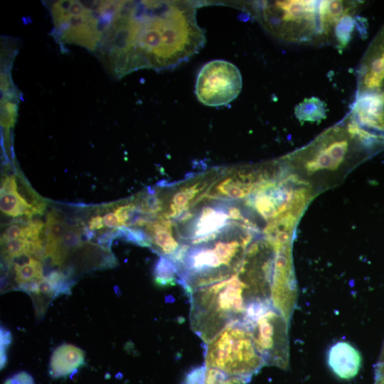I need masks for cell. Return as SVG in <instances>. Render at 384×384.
<instances>
[{
    "instance_id": "cell-1",
    "label": "cell",
    "mask_w": 384,
    "mask_h": 384,
    "mask_svg": "<svg viewBox=\"0 0 384 384\" xmlns=\"http://www.w3.org/2000/svg\"><path fill=\"white\" fill-rule=\"evenodd\" d=\"M198 3L190 1H122L114 19V51L125 74L141 68L176 67L202 48Z\"/></svg>"
},
{
    "instance_id": "cell-2",
    "label": "cell",
    "mask_w": 384,
    "mask_h": 384,
    "mask_svg": "<svg viewBox=\"0 0 384 384\" xmlns=\"http://www.w3.org/2000/svg\"><path fill=\"white\" fill-rule=\"evenodd\" d=\"M277 257L267 247L249 249L236 273L195 289L189 295L190 323L195 334L208 343L228 326L273 305Z\"/></svg>"
},
{
    "instance_id": "cell-3",
    "label": "cell",
    "mask_w": 384,
    "mask_h": 384,
    "mask_svg": "<svg viewBox=\"0 0 384 384\" xmlns=\"http://www.w3.org/2000/svg\"><path fill=\"white\" fill-rule=\"evenodd\" d=\"M383 151V139L362 129L346 115L280 161L317 194L319 189L334 185L358 164Z\"/></svg>"
},
{
    "instance_id": "cell-4",
    "label": "cell",
    "mask_w": 384,
    "mask_h": 384,
    "mask_svg": "<svg viewBox=\"0 0 384 384\" xmlns=\"http://www.w3.org/2000/svg\"><path fill=\"white\" fill-rule=\"evenodd\" d=\"M245 9L267 33L279 41L321 43L319 1H252Z\"/></svg>"
},
{
    "instance_id": "cell-5",
    "label": "cell",
    "mask_w": 384,
    "mask_h": 384,
    "mask_svg": "<svg viewBox=\"0 0 384 384\" xmlns=\"http://www.w3.org/2000/svg\"><path fill=\"white\" fill-rule=\"evenodd\" d=\"M204 357L206 368L248 380L266 365L249 329L240 322L228 326L206 343Z\"/></svg>"
},
{
    "instance_id": "cell-6",
    "label": "cell",
    "mask_w": 384,
    "mask_h": 384,
    "mask_svg": "<svg viewBox=\"0 0 384 384\" xmlns=\"http://www.w3.org/2000/svg\"><path fill=\"white\" fill-rule=\"evenodd\" d=\"M288 320L273 305L242 324L250 333L266 365L287 369L289 365Z\"/></svg>"
},
{
    "instance_id": "cell-7",
    "label": "cell",
    "mask_w": 384,
    "mask_h": 384,
    "mask_svg": "<svg viewBox=\"0 0 384 384\" xmlns=\"http://www.w3.org/2000/svg\"><path fill=\"white\" fill-rule=\"evenodd\" d=\"M242 80L239 69L225 60H213L199 70L195 93L204 105L220 107L234 100L242 90Z\"/></svg>"
},
{
    "instance_id": "cell-8",
    "label": "cell",
    "mask_w": 384,
    "mask_h": 384,
    "mask_svg": "<svg viewBox=\"0 0 384 384\" xmlns=\"http://www.w3.org/2000/svg\"><path fill=\"white\" fill-rule=\"evenodd\" d=\"M356 79V95L384 92V24L364 52Z\"/></svg>"
},
{
    "instance_id": "cell-9",
    "label": "cell",
    "mask_w": 384,
    "mask_h": 384,
    "mask_svg": "<svg viewBox=\"0 0 384 384\" xmlns=\"http://www.w3.org/2000/svg\"><path fill=\"white\" fill-rule=\"evenodd\" d=\"M346 115L362 129L384 140V92L356 95Z\"/></svg>"
},
{
    "instance_id": "cell-10",
    "label": "cell",
    "mask_w": 384,
    "mask_h": 384,
    "mask_svg": "<svg viewBox=\"0 0 384 384\" xmlns=\"http://www.w3.org/2000/svg\"><path fill=\"white\" fill-rule=\"evenodd\" d=\"M362 358L356 348L345 341L331 345L327 353V363L339 378L350 380L359 372Z\"/></svg>"
},
{
    "instance_id": "cell-11",
    "label": "cell",
    "mask_w": 384,
    "mask_h": 384,
    "mask_svg": "<svg viewBox=\"0 0 384 384\" xmlns=\"http://www.w3.org/2000/svg\"><path fill=\"white\" fill-rule=\"evenodd\" d=\"M70 287L65 273L53 271L25 292L31 295L37 314H42L50 301L60 294L67 293Z\"/></svg>"
},
{
    "instance_id": "cell-12",
    "label": "cell",
    "mask_w": 384,
    "mask_h": 384,
    "mask_svg": "<svg viewBox=\"0 0 384 384\" xmlns=\"http://www.w3.org/2000/svg\"><path fill=\"white\" fill-rule=\"evenodd\" d=\"M0 208L4 214L14 218L23 215L31 218L35 214L41 213L43 210V207L28 203L21 196L14 176H6L1 182Z\"/></svg>"
},
{
    "instance_id": "cell-13",
    "label": "cell",
    "mask_w": 384,
    "mask_h": 384,
    "mask_svg": "<svg viewBox=\"0 0 384 384\" xmlns=\"http://www.w3.org/2000/svg\"><path fill=\"white\" fill-rule=\"evenodd\" d=\"M85 363V353L71 343H63L53 351L49 361V373L53 378L70 376Z\"/></svg>"
},
{
    "instance_id": "cell-14",
    "label": "cell",
    "mask_w": 384,
    "mask_h": 384,
    "mask_svg": "<svg viewBox=\"0 0 384 384\" xmlns=\"http://www.w3.org/2000/svg\"><path fill=\"white\" fill-rule=\"evenodd\" d=\"M146 228L150 232L151 244L162 256L170 257L178 249V243L173 236L171 223L168 218L161 216L157 221L149 223Z\"/></svg>"
},
{
    "instance_id": "cell-15",
    "label": "cell",
    "mask_w": 384,
    "mask_h": 384,
    "mask_svg": "<svg viewBox=\"0 0 384 384\" xmlns=\"http://www.w3.org/2000/svg\"><path fill=\"white\" fill-rule=\"evenodd\" d=\"M21 259L10 263L14 266V280L18 289L26 291L44 277L43 270L41 262L33 257L23 256Z\"/></svg>"
},
{
    "instance_id": "cell-16",
    "label": "cell",
    "mask_w": 384,
    "mask_h": 384,
    "mask_svg": "<svg viewBox=\"0 0 384 384\" xmlns=\"http://www.w3.org/2000/svg\"><path fill=\"white\" fill-rule=\"evenodd\" d=\"M228 218L223 210L204 207L194 227L193 238L220 231L228 224Z\"/></svg>"
},
{
    "instance_id": "cell-17",
    "label": "cell",
    "mask_w": 384,
    "mask_h": 384,
    "mask_svg": "<svg viewBox=\"0 0 384 384\" xmlns=\"http://www.w3.org/2000/svg\"><path fill=\"white\" fill-rule=\"evenodd\" d=\"M326 105L318 97L304 99L294 107V114L302 122H320L326 117Z\"/></svg>"
},
{
    "instance_id": "cell-18",
    "label": "cell",
    "mask_w": 384,
    "mask_h": 384,
    "mask_svg": "<svg viewBox=\"0 0 384 384\" xmlns=\"http://www.w3.org/2000/svg\"><path fill=\"white\" fill-rule=\"evenodd\" d=\"M67 227L62 215L58 212L55 210L49 212L46 220L45 255L58 245Z\"/></svg>"
},
{
    "instance_id": "cell-19",
    "label": "cell",
    "mask_w": 384,
    "mask_h": 384,
    "mask_svg": "<svg viewBox=\"0 0 384 384\" xmlns=\"http://www.w3.org/2000/svg\"><path fill=\"white\" fill-rule=\"evenodd\" d=\"M201 182H197L192 186L182 188L178 192L173 196L170 204V213L166 214L164 217L174 218L181 215L188 208L192 199L202 189L200 186Z\"/></svg>"
},
{
    "instance_id": "cell-20",
    "label": "cell",
    "mask_w": 384,
    "mask_h": 384,
    "mask_svg": "<svg viewBox=\"0 0 384 384\" xmlns=\"http://www.w3.org/2000/svg\"><path fill=\"white\" fill-rule=\"evenodd\" d=\"M177 274L174 264L167 257L161 256L156 263L154 270V277L156 284L165 287L174 285Z\"/></svg>"
},
{
    "instance_id": "cell-21",
    "label": "cell",
    "mask_w": 384,
    "mask_h": 384,
    "mask_svg": "<svg viewBox=\"0 0 384 384\" xmlns=\"http://www.w3.org/2000/svg\"><path fill=\"white\" fill-rule=\"evenodd\" d=\"M249 380L246 378L228 376L220 370L206 367L203 384H246Z\"/></svg>"
},
{
    "instance_id": "cell-22",
    "label": "cell",
    "mask_w": 384,
    "mask_h": 384,
    "mask_svg": "<svg viewBox=\"0 0 384 384\" xmlns=\"http://www.w3.org/2000/svg\"><path fill=\"white\" fill-rule=\"evenodd\" d=\"M119 233L127 240L139 245L148 247L151 245L149 235L139 229L121 227L119 229Z\"/></svg>"
},
{
    "instance_id": "cell-23",
    "label": "cell",
    "mask_w": 384,
    "mask_h": 384,
    "mask_svg": "<svg viewBox=\"0 0 384 384\" xmlns=\"http://www.w3.org/2000/svg\"><path fill=\"white\" fill-rule=\"evenodd\" d=\"M161 204L157 196L149 194L143 198L139 209L143 213L155 214L162 209Z\"/></svg>"
},
{
    "instance_id": "cell-24",
    "label": "cell",
    "mask_w": 384,
    "mask_h": 384,
    "mask_svg": "<svg viewBox=\"0 0 384 384\" xmlns=\"http://www.w3.org/2000/svg\"><path fill=\"white\" fill-rule=\"evenodd\" d=\"M26 235V224L22 225L21 224L13 223L9 225L4 231L1 242H4L14 238H23Z\"/></svg>"
},
{
    "instance_id": "cell-25",
    "label": "cell",
    "mask_w": 384,
    "mask_h": 384,
    "mask_svg": "<svg viewBox=\"0 0 384 384\" xmlns=\"http://www.w3.org/2000/svg\"><path fill=\"white\" fill-rule=\"evenodd\" d=\"M1 125L9 127L14 122L16 105L6 102L1 107Z\"/></svg>"
},
{
    "instance_id": "cell-26",
    "label": "cell",
    "mask_w": 384,
    "mask_h": 384,
    "mask_svg": "<svg viewBox=\"0 0 384 384\" xmlns=\"http://www.w3.org/2000/svg\"><path fill=\"white\" fill-rule=\"evenodd\" d=\"M136 209L137 207L134 203L120 206L115 208L114 213L122 226L127 225V222L129 220Z\"/></svg>"
},
{
    "instance_id": "cell-27",
    "label": "cell",
    "mask_w": 384,
    "mask_h": 384,
    "mask_svg": "<svg viewBox=\"0 0 384 384\" xmlns=\"http://www.w3.org/2000/svg\"><path fill=\"white\" fill-rule=\"evenodd\" d=\"M1 368H4L7 362L6 350L11 342V334L4 327H1Z\"/></svg>"
},
{
    "instance_id": "cell-28",
    "label": "cell",
    "mask_w": 384,
    "mask_h": 384,
    "mask_svg": "<svg viewBox=\"0 0 384 384\" xmlns=\"http://www.w3.org/2000/svg\"><path fill=\"white\" fill-rule=\"evenodd\" d=\"M384 384V342L379 358L375 366L374 383Z\"/></svg>"
},
{
    "instance_id": "cell-29",
    "label": "cell",
    "mask_w": 384,
    "mask_h": 384,
    "mask_svg": "<svg viewBox=\"0 0 384 384\" xmlns=\"http://www.w3.org/2000/svg\"><path fill=\"white\" fill-rule=\"evenodd\" d=\"M4 384H35V383L28 373L20 371L7 378Z\"/></svg>"
},
{
    "instance_id": "cell-30",
    "label": "cell",
    "mask_w": 384,
    "mask_h": 384,
    "mask_svg": "<svg viewBox=\"0 0 384 384\" xmlns=\"http://www.w3.org/2000/svg\"><path fill=\"white\" fill-rule=\"evenodd\" d=\"M102 221H103L104 225L107 228H113L122 227L114 212H110V213H106L102 217Z\"/></svg>"
},
{
    "instance_id": "cell-31",
    "label": "cell",
    "mask_w": 384,
    "mask_h": 384,
    "mask_svg": "<svg viewBox=\"0 0 384 384\" xmlns=\"http://www.w3.org/2000/svg\"><path fill=\"white\" fill-rule=\"evenodd\" d=\"M88 227L90 230H100L104 228L102 217L100 215L92 217L88 221Z\"/></svg>"
},
{
    "instance_id": "cell-32",
    "label": "cell",
    "mask_w": 384,
    "mask_h": 384,
    "mask_svg": "<svg viewBox=\"0 0 384 384\" xmlns=\"http://www.w3.org/2000/svg\"><path fill=\"white\" fill-rule=\"evenodd\" d=\"M228 215L229 218L232 220H243L245 219L240 210L234 206L228 208Z\"/></svg>"
}]
</instances>
